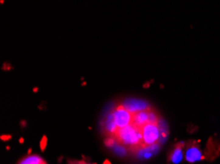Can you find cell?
I'll return each instance as SVG.
<instances>
[{"label": "cell", "mask_w": 220, "mask_h": 164, "mask_svg": "<svg viewBox=\"0 0 220 164\" xmlns=\"http://www.w3.org/2000/svg\"><path fill=\"white\" fill-rule=\"evenodd\" d=\"M44 159L37 154H31L23 157L17 164H44Z\"/></svg>", "instance_id": "obj_9"}, {"label": "cell", "mask_w": 220, "mask_h": 164, "mask_svg": "<svg viewBox=\"0 0 220 164\" xmlns=\"http://www.w3.org/2000/svg\"><path fill=\"white\" fill-rule=\"evenodd\" d=\"M112 111L117 129H121L132 124V114L127 109H125L120 102H117Z\"/></svg>", "instance_id": "obj_3"}, {"label": "cell", "mask_w": 220, "mask_h": 164, "mask_svg": "<svg viewBox=\"0 0 220 164\" xmlns=\"http://www.w3.org/2000/svg\"><path fill=\"white\" fill-rule=\"evenodd\" d=\"M150 110V109H149ZM149 110H143L132 114V124L138 128H142L149 123Z\"/></svg>", "instance_id": "obj_7"}, {"label": "cell", "mask_w": 220, "mask_h": 164, "mask_svg": "<svg viewBox=\"0 0 220 164\" xmlns=\"http://www.w3.org/2000/svg\"><path fill=\"white\" fill-rule=\"evenodd\" d=\"M117 145L126 146L130 151H135L143 146L142 142L141 128L134 126L133 124L126 126L121 129H117L115 135Z\"/></svg>", "instance_id": "obj_1"}, {"label": "cell", "mask_w": 220, "mask_h": 164, "mask_svg": "<svg viewBox=\"0 0 220 164\" xmlns=\"http://www.w3.org/2000/svg\"><path fill=\"white\" fill-rule=\"evenodd\" d=\"M103 164H111V163H110V162H109L108 160H106V161H105V162H104Z\"/></svg>", "instance_id": "obj_12"}, {"label": "cell", "mask_w": 220, "mask_h": 164, "mask_svg": "<svg viewBox=\"0 0 220 164\" xmlns=\"http://www.w3.org/2000/svg\"><path fill=\"white\" fill-rule=\"evenodd\" d=\"M124 105L125 109H127L131 114L136 113V112L143 111V110H149L152 107L150 106L149 102H147L144 99L140 98H126L124 100L120 101Z\"/></svg>", "instance_id": "obj_4"}, {"label": "cell", "mask_w": 220, "mask_h": 164, "mask_svg": "<svg viewBox=\"0 0 220 164\" xmlns=\"http://www.w3.org/2000/svg\"><path fill=\"white\" fill-rule=\"evenodd\" d=\"M102 130H103V133L106 137H115L117 131V127L115 122L113 111H111L104 117L103 121H102Z\"/></svg>", "instance_id": "obj_5"}, {"label": "cell", "mask_w": 220, "mask_h": 164, "mask_svg": "<svg viewBox=\"0 0 220 164\" xmlns=\"http://www.w3.org/2000/svg\"><path fill=\"white\" fill-rule=\"evenodd\" d=\"M183 149H184V143H178L171 151L169 155V161L173 164H178L182 161L183 159Z\"/></svg>", "instance_id": "obj_8"}, {"label": "cell", "mask_w": 220, "mask_h": 164, "mask_svg": "<svg viewBox=\"0 0 220 164\" xmlns=\"http://www.w3.org/2000/svg\"><path fill=\"white\" fill-rule=\"evenodd\" d=\"M143 146H150L160 141V130L155 124H146L141 128Z\"/></svg>", "instance_id": "obj_2"}, {"label": "cell", "mask_w": 220, "mask_h": 164, "mask_svg": "<svg viewBox=\"0 0 220 164\" xmlns=\"http://www.w3.org/2000/svg\"><path fill=\"white\" fill-rule=\"evenodd\" d=\"M202 159L201 150L199 149V146L197 143L190 142L188 146H187L186 149V160L190 163L199 161Z\"/></svg>", "instance_id": "obj_6"}, {"label": "cell", "mask_w": 220, "mask_h": 164, "mask_svg": "<svg viewBox=\"0 0 220 164\" xmlns=\"http://www.w3.org/2000/svg\"><path fill=\"white\" fill-rule=\"evenodd\" d=\"M44 164H46V163H44Z\"/></svg>", "instance_id": "obj_13"}, {"label": "cell", "mask_w": 220, "mask_h": 164, "mask_svg": "<svg viewBox=\"0 0 220 164\" xmlns=\"http://www.w3.org/2000/svg\"><path fill=\"white\" fill-rule=\"evenodd\" d=\"M68 164H91V163H87L83 160H68Z\"/></svg>", "instance_id": "obj_10"}, {"label": "cell", "mask_w": 220, "mask_h": 164, "mask_svg": "<svg viewBox=\"0 0 220 164\" xmlns=\"http://www.w3.org/2000/svg\"><path fill=\"white\" fill-rule=\"evenodd\" d=\"M46 146H47V138L44 137L42 139V142H40V149H42V150H44V147H46Z\"/></svg>", "instance_id": "obj_11"}]
</instances>
